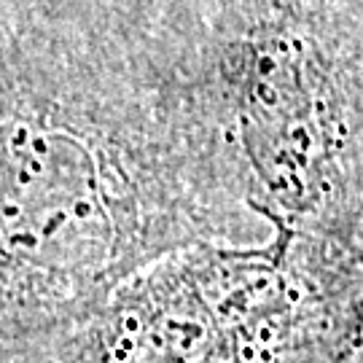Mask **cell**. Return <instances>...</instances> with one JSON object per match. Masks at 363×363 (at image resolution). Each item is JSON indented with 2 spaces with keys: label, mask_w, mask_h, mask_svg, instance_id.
<instances>
[{
  "label": "cell",
  "mask_w": 363,
  "mask_h": 363,
  "mask_svg": "<svg viewBox=\"0 0 363 363\" xmlns=\"http://www.w3.org/2000/svg\"><path fill=\"white\" fill-rule=\"evenodd\" d=\"M253 220L186 57L0 0V350Z\"/></svg>",
  "instance_id": "1"
},
{
  "label": "cell",
  "mask_w": 363,
  "mask_h": 363,
  "mask_svg": "<svg viewBox=\"0 0 363 363\" xmlns=\"http://www.w3.org/2000/svg\"><path fill=\"white\" fill-rule=\"evenodd\" d=\"M189 70L256 220L363 256V0H220Z\"/></svg>",
  "instance_id": "2"
},
{
  "label": "cell",
  "mask_w": 363,
  "mask_h": 363,
  "mask_svg": "<svg viewBox=\"0 0 363 363\" xmlns=\"http://www.w3.org/2000/svg\"><path fill=\"white\" fill-rule=\"evenodd\" d=\"M361 350L363 256L272 229L261 245L169 253L0 363H355Z\"/></svg>",
  "instance_id": "3"
},
{
  "label": "cell",
  "mask_w": 363,
  "mask_h": 363,
  "mask_svg": "<svg viewBox=\"0 0 363 363\" xmlns=\"http://www.w3.org/2000/svg\"><path fill=\"white\" fill-rule=\"evenodd\" d=\"M355 363H363V350H361V355H358V358H355Z\"/></svg>",
  "instance_id": "4"
}]
</instances>
